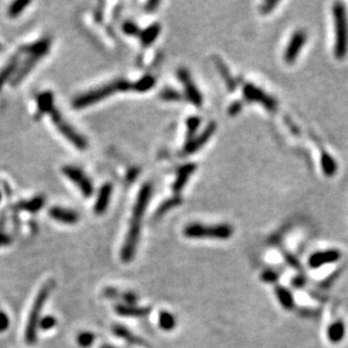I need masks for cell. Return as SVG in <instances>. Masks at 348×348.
Segmentation results:
<instances>
[{"label":"cell","mask_w":348,"mask_h":348,"mask_svg":"<svg viewBox=\"0 0 348 348\" xmlns=\"http://www.w3.org/2000/svg\"><path fill=\"white\" fill-rule=\"evenodd\" d=\"M151 195V186L149 184H145L141 187L139 195H138L136 205L133 208L132 220L130 223V229L128 231V236L125 238L124 245L121 250V259L123 263H130L134 258L136 255L137 247L139 244V238L141 232V223L143 220L146 207H148L149 200Z\"/></svg>","instance_id":"cell-1"},{"label":"cell","mask_w":348,"mask_h":348,"mask_svg":"<svg viewBox=\"0 0 348 348\" xmlns=\"http://www.w3.org/2000/svg\"><path fill=\"white\" fill-rule=\"evenodd\" d=\"M37 106L41 113H47L51 117L52 122L56 125L57 129L60 131L67 140H69L75 148L85 150L87 148V141L85 138L80 136L71 125L64 119V116L54 105L53 94L50 91H44V93L37 96Z\"/></svg>","instance_id":"cell-2"},{"label":"cell","mask_w":348,"mask_h":348,"mask_svg":"<svg viewBox=\"0 0 348 348\" xmlns=\"http://www.w3.org/2000/svg\"><path fill=\"white\" fill-rule=\"evenodd\" d=\"M132 89H133V83L129 82L127 80L113 81L110 83H106V85H103L98 88H96V89L88 91V93L78 96L77 98H74L72 105L74 108H77V110H81V108H85L87 106H90V105L99 103L100 100H103L104 98H106L113 94L119 93V91H129Z\"/></svg>","instance_id":"cell-3"},{"label":"cell","mask_w":348,"mask_h":348,"mask_svg":"<svg viewBox=\"0 0 348 348\" xmlns=\"http://www.w3.org/2000/svg\"><path fill=\"white\" fill-rule=\"evenodd\" d=\"M335 23V57L342 60L348 51V19L344 3L337 2L334 6Z\"/></svg>","instance_id":"cell-4"},{"label":"cell","mask_w":348,"mask_h":348,"mask_svg":"<svg viewBox=\"0 0 348 348\" xmlns=\"http://www.w3.org/2000/svg\"><path fill=\"white\" fill-rule=\"evenodd\" d=\"M54 282L53 280H49L48 283H45L37 294L36 299L33 304V308L29 313V318L27 321L26 327V333H25V338H26V343L28 345H34L36 343L37 338V328H39V322H40V314L42 311V308L44 307L45 302H47L50 292L53 290Z\"/></svg>","instance_id":"cell-5"},{"label":"cell","mask_w":348,"mask_h":348,"mask_svg":"<svg viewBox=\"0 0 348 348\" xmlns=\"http://www.w3.org/2000/svg\"><path fill=\"white\" fill-rule=\"evenodd\" d=\"M233 233V228L229 224H217V225H204L200 223L188 224L184 229V234L187 238L194 239H219V240H226L231 238Z\"/></svg>","instance_id":"cell-6"},{"label":"cell","mask_w":348,"mask_h":348,"mask_svg":"<svg viewBox=\"0 0 348 348\" xmlns=\"http://www.w3.org/2000/svg\"><path fill=\"white\" fill-rule=\"evenodd\" d=\"M49 48H50L49 39L37 42V43L33 44L32 47L29 48V57L27 58V60L24 64V66L19 69L18 72L15 73L14 78H12L11 80L12 86H17L18 83L22 81L25 77H26L29 71L34 68L36 62L39 61L42 57H44L45 53L49 51Z\"/></svg>","instance_id":"cell-7"},{"label":"cell","mask_w":348,"mask_h":348,"mask_svg":"<svg viewBox=\"0 0 348 348\" xmlns=\"http://www.w3.org/2000/svg\"><path fill=\"white\" fill-rule=\"evenodd\" d=\"M62 173L67 178H69L74 185L79 187V190L82 193L83 196L89 198L93 194V184L89 180V178L82 173L79 168H75L73 166H66L62 168Z\"/></svg>","instance_id":"cell-8"},{"label":"cell","mask_w":348,"mask_h":348,"mask_svg":"<svg viewBox=\"0 0 348 348\" xmlns=\"http://www.w3.org/2000/svg\"><path fill=\"white\" fill-rule=\"evenodd\" d=\"M305 40H307V36H305L303 32L299 31L293 34L292 39L288 42L287 48L285 49L284 52V60L286 64H292L293 61L296 60L301 49L303 48V44L305 43Z\"/></svg>","instance_id":"cell-9"},{"label":"cell","mask_w":348,"mask_h":348,"mask_svg":"<svg viewBox=\"0 0 348 348\" xmlns=\"http://www.w3.org/2000/svg\"><path fill=\"white\" fill-rule=\"evenodd\" d=\"M342 257V254L336 249H330L325 251H318L309 258V265L312 268H318L327 264L336 263Z\"/></svg>","instance_id":"cell-10"},{"label":"cell","mask_w":348,"mask_h":348,"mask_svg":"<svg viewBox=\"0 0 348 348\" xmlns=\"http://www.w3.org/2000/svg\"><path fill=\"white\" fill-rule=\"evenodd\" d=\"M49 215L52 217L53 220L58 222H62L66 224H74L77 223L79 220V215L77 212L72 211V209H64L60 207H53L49 209Z\"/></svg>","instance_id":"cell-11"},{"label":"cell","mask_w":348,"mask_h":348,"mask_svg":"<svg viewBox=\"0 0 348 348\" xmlns=\"http://www.w3.org/2000/svg\"><path fill=\"white\" fill-rule=\"evenodd\" d=\"M112 192H113V186L110 183L105 184V185H103L102 188H100L97 196V201H96L95 208H94V211L96 214H103V213L106 211L111 201Z\"/></svg>","instance_id":"cell-12"},{"label":"cell","mask_w":348,"mask_h":348,"mask_svg":"<svg viewBox=\"0 0 348 348\" xmlns=\"http://www.w3.org/2000/svg\"><path fill=\"white\" fill-rule=\"evenodd\" d=\"M115 311L122 317H132V318H142L148 316L151 312V309L145 308H139L136 305H128V304H120L116 305Z\"/></svg>","instance_id":"cell-13"},{"label":"cell","mask_w":348,"mask_h":348,"mask_svg":"<svg viewBox=\"0 0 348 348\" xmlns=\"http://www.w3.org/2000/svg\"><path fill=\"white\" fill-rule=\"evenodd\" d=\"M113 333H114L117 337L123 338L124 341H127L130 344H133V345H138V346H146V344L144 341H142L139 337L134 336V335L131 333V331L128 330L127 328H124L123 326L120 325H115L113 327Z\"/></svg>","instance_id":"cell-14"},{"label":"cell","mask_w":348,"mask_h":348,"mask_svg":"<svg viewBox=\"0 0 348 348\" xmlns=\"http://www.w3.org/2000/svg\"><path fill=\"white\" fill-rule=\"evenodd\" d=\"M328 338L331 343L337 344L343 341V338L345 337V325L342 320L335 321L334 324H331L327 331Z\"/></svg>","instance_id":"cell-15"},{"label":"cell","mask_w":348,"mask_h":348,"mask_svg":"<svg viewBox=\"0 0 348 348\" xmlns=\"http://www.w3.org/2000/svg\"><path fill=\"white\" fill-rule=\"evenodd\" d=\"M44 203H45L44 198L39 196V198L32 199L29 201H23V202H19L17 205H15V209L34 213L39 211V209H41V208L43 207Z\"/></svg>","instance_id":"cell-16"},{"label":"cell","mask_w":348,"mask_h":348,"mask_svg":"<svg viewBox=\"0 0 348 348\" xmlns=\"http://www.w3.org/2000/svg\"><path fill=\"white\" fill-rule=\"evenodd\" d=\"M276 295L278 297L279 303L282 304V307L285 310H292L294 308V300H293V295L291 294V292L286 290V288L283 286H278L275 290Z\"/></svg>","instance_id":"cell-17"},{"label":"cell","mask_w":348,"mask_h":348,"mask_svg":"<svg viewBox=\"0 0 348 348\" xmlns=\"http://www.w3.org/2000/svg\"><path fill=\"white\" fill-rule=\"evenodd\" d=\"M18 66V58L15 57L8 62L7 66L0 71V88H1L5 82L9 79L12 74L16 73V68Z\"/></svg>","instance_id":"cell-18"},{"label":"cell","mask_w":348,"mask_h":348,"mask_svg":"<svg viewBox=\"0 0 348 348\" xmlns=\"http://www.w3.org/2000/svg\"><path fill=\"white\" fill-rule=\"evenodd\" d=\"M159 326L162 330L169 331L176 327V319L170 312L161 311L159 313Z\"/></svg>","instance_id":"cell-19"},{"label":"cell","mask_w":348,"mask_h":348,"mask_svg":"<svg viewBox=\"0 0 348 348\" xmlns=\"http://www.w3.org/2000/svg\"><path fill=\"white\" fill-rule=\"evenodd\" d=\"M160 29L161 28L158 24L151 25V26H149L148 28H145L143 32L140 33L141 41L143 42L144 44L152 43V42L157 39V36L159 34V32H160Z\"/></svg>","instance_id":"cell-20"},{"label":"cell","mask_w":348,"mask_h":348,"mask_svg":"<svg viewBox=\"0 0 348 348\" xmlns=\"http://www.w3.org/2000/svg\"><path fill=\"white\" fill-rule=\"evenodd\" d=\"M154 83H156V79H154L152 75H145V77L141 78L140 80L133 83V90L143 93V91H146L150 89V88H152Z\"/></svg>","instance_id":"cell-21"},{"label":"cell","mask_w":348,"mask_h":348,"mask_svg":"<svg viewBox=\"0 0 348 348\" xmlns=\"http://www.w3.org/2000/svg\"><path fill=\"white\" fill-rule=\"evenodd\" d=\"M28 5H31V1H28V0H18V1L12 2L9 7V10H8V15L10 17H17Z\"/></svg>","instance_id":"cell-22"},{"label":"cell","mask_w":348,"mask_h":348,"mask_svg":"<svg viewBox=\"0 0 348 348\" xmlns=\"http://www.w3.org/2000/svg\"><path fill=\"white\" fill-rule=\"evenodd\" d=\"M180 74H182V73H180ZM182 79H183L184 83H185V87H186V89L188 90V94H190L191 100H193V103L200 105L201 102H202V99H201V96L198 93V90H195L194 87H192V80H190V79L187 78L186 73L182 74Z\"/></svg>","instance_id":"cell-23"},{"label":"cell","mask_w":348,"mask_h":348,"mask_svg":"<svg viewBox=\"0 0 348 348\" xmlns=\"http://www.w3.org/2000/svg\"><path fill=\"white\" fill-rule=\"evenodd\" d=\"M95 341V335L91 333H88V331H83V333L79 334L77 337V342L79 345L82 348H89L94 344Z\"/></svg>","instance_id":"cell-24"},{"label":"cell","mask_w":348,"mask_h":348,"mask_svg":"<svg viewBox=\"0 0 348 348\" xmlns=\"http://www.w3.org/2000/svg\"><path fill=\"white\" fill-rule=\"evenodd\" d=\"M56 325H57L56 318L52 317V316H47V317H44L43 319H40L39 328L43 329V330H49V329H52Z\"/></svg>","instance_id":"cell-25"},{"label":"cell","mask_w":348,"mask_h":348,"mask_svg":"<svg viewBox=\"0 0 348 348\" xmlns=\"http://www.w3.org/2000/svg\"><path fill=\"white\" fill-rule=\"evenodd\" d=\"M123 32L127 33L128 35H138L140 34L139 28L136 24H133L132 22H127L123 25Z\"/></svg>","instance_id":"cell-26"},{"label":"cell","mask_w":348,"mask_h":348,"mask_svg":"<svg viewBox=\"0 0 348 348\" xmlns=\"http://www.w3.org/2000/svg\"><path fill=\"white\" fill-rule=\"evenodd\" d=\"M262 278L264 282H267V283H274L278 280V275L274 273L273 271H266V272H264L263 275H262Z\"/></svg>","instance_id":"cell-27"},{"label":"cell","mask_w":348,"mask_h":348,"mask_svg":"<svg viewBox=\"0 0 348 348\" xmlns=\"http://www.w3.org/2000/svg\"><path fill=\"white\" fill-rule=\"evenodd\" d=\"M9 327V319L5 312L0 311V333L5 331Z\"/></svg>","instance_id":"cell-28"},{"label":"cell","mask_w":348,"mask_h":348,"mask_svg":"<svg viewBox=\"0 0 348 348\" xmlns=\"http://www.w3.org/2000/svg\"><path fill=\"white\" fill-rule=\"evenodd\" d=\"M123 300L127 302L128 305H133L134 303H137L138 297L136 294H133V293H125L123 295Z\"/></svg>","instance_id":"cell-29"},{"label":"cell","mask_w":348,"mask_h":348,"mask_svg":"<svg viewBox=\"0 0 348 348\" xmlns=\"http://www.w3.org/2000/svg\"><path fill=\"white\" fill-rule=\"evenodd\" d=\"M11 244V238L6 233L0 232V247L8 246Z\"/></svg>","instance_id":"cell-30"},{"label":"cell","mask_w":348,"mask_h":348,"mask_svg":"<svg viewBox=\"0 0 348 348\" xmlns=\"http://www.w3.org/2000/svg\"><path fill=\"white\" fill-rule=\"evenodd\" d=\"M104 293H105V295L108 296V297H114L117 294V292L115 291V288H112V287L106 288Z\"/></svg>","instance_id":"cell-31"},{"label":"cell","mask_w":348,"mask_h":348,"mask_svg":"<svg viewBox=\"0 0 348 348\" xmlns=\"http://www.w3.org/2000/svg\"><path fill=\"white\" fill-rule=\"evenodd\" d=\"M1 50H2V45L0 44V51H1Z\"/></svg>","instance_id":"cell-32"},{"label":"cell","mask_w":348,"mask_h":348,"mask_svg":"<svg viewBox=\"0 0 348 348\" xmlns=\"http://www.w3.org/2000/svg\"><path fill=\"white\" fill-rule=\"evenodd\" d=\"M0 201H1V192H0Z\"/></svg>","instance_id":"cell-33"}]
</instances>
